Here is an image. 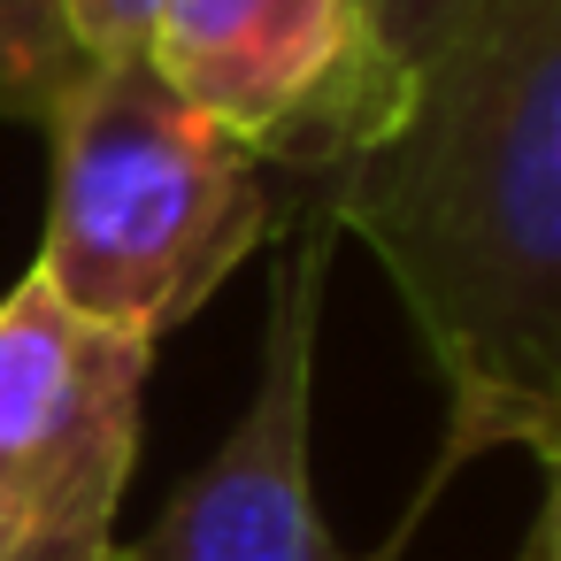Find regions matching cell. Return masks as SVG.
<instances>
[{"instance_id": "cell-1", "label": "cell", "mask_w": 561, "mask_h": 561, "mask_svg": "<svg viewBox=\"0 0 561 561\" xmlns=\"http://www.w3.org/2000/svg\"><path fill=\"white\" fill-rule=\"evenodd\" d=\"M354 231L431 369L454 477L484 446L561 454V0H484L423 62L408 116L316 193Z\"/></svg>"}, {"instance_id": "cell-2", "label": "cell", "mask_w": 561, "mask_h": 561, "mask_svg": "<svg viewBox=\"0 0 561 561\" xmlns=\"http://www.w3.org/2000/svg\"><path fill=\"white\" fill-rule=\"evenodd\" d=\"M47 139L55 185L32 277L108 331L154 346L270 231L262 162L170 93L154 62H93L47 116Z\"/></svg>"}, {"instance_id": "cell-3", "label": "cell", "mask_w": 561, "mask_h": 561, "mask_svg": "<svg viewBox=\"0 0 561 561\" xmlns=\"http://www.w3.org/2000/svg\"><path fill=\"white\" fill-rule=\"evenodd\" d=\"M147 62L262 170L369 154L415 93L385 0H154Z\"/></svg>"}, {"instance_id": "cell-4", "label": "cell", "mask_w": 561, "mask_h": 561, "mask_svg": "<svg viewBox=\"0 0 561 561\" xmlns=\"http://www.w3.org/2000/svg\"><path fill=\"white\" fill-rule=\"evenodd\" d=\"M154 346L62 308L39 277L0 300V561H116Z\"/></svg>"}, {"instance_id": "cell-5", "label": "cell", "mask_w": 561, "mask_h": 561, "mask_svg": "<svg viewBox=\"0 0 561 561\" xmlns=\"http://www.w3.org/2000/svg\"><path fill=\"white\" fill-rule=\"evenodd\" d=\"M331 208L316 201V224L277 270L270 293V339H262V377L231 438L193 469L162 523L131 546V561H354L316 507L308 477V408H316V316L331 285ZM523 561H553V507L530 515Z\"/></svg>"}, {"instance_id": "cell-6", "label": "cell", "mask_w": 561, "mask_h": 561, "mask_svg": "<svg viewBox=\"0 0 561 561\" xmlns=\"http://www.w3.org/2000/svg\"><path fill=\"white\" fill-rule=\"evenodd\" d=\"M85 47L70 32V0H0V116L39 124L70 101L85 78Z\"/></svg>"}, {"instance_id": "cell-7", "label": "cell", "mask_w": 561, "mask_h": 561, "mask_svg": "<svg viewBox=\"0 0 561 561\" xmlns=\"http://www.w3.org/2000/svg\"><path fill=\"white\" fill-rule=\"evenodd\" d=\"M147 24L154 0H70V32L85 62H147Z\"/></svg>"}, {"instance_id": "cell-8", "label": "cell", "mask_w": 561, "mask_h": 561, "mask_svg": "<svg viewBox=\"0 0 561 561\" xmlns=\"http://www.w3.org/2000/svg\"><path fill=\"white\" fill-rule=\"evenodd\" d=\"M484 9V0H385V32H392V47L408 55V70L454 32V24H469Z\"/></svg>"}]
</instances>
